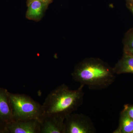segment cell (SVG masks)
Segmentation results:
<instances>
[{"label":"cell","instance_id":"1","mask_svg":"<svg viewBox=\"0 0 133 133\" xmlns=\"http://www.w3.org/2000/svg\"><path fill=\"white\" fill-rule=\"evenodd\" d=\"M73 80L91 90L106 89L114 83L113 69L98 58H87L75 66L71 74Z\"/></svg>","mask_w":133,"mask_h":133},{"label":"cell","instance_id":"2","mask_svg":"<svg viewBox=\"0 0 133 133\" xmlns=\"http://www.w3.org/2000/svg\"><path fill=\"white\" fill-rule=\"evenodd\" d=\"M84 87L81 85L74 90H71L65 84L58 87L45 98L42 104L44 113L57 115L65 119L83 104Z\"/></svg>","mask_w":133,"mask_h":133},{"label":"cell","instance_id":"3","mask_svg":"<svg viewBox=\"0 0 133 133\" xmlns=\"http://www.w3.org/2000/svg\"><path fill=\"white\" fill-rule=\"evenodd\" d=\"M10 103L14 121L37 119L44 114L42 105L26 94L9 92Z\"/></svg>","mask_w":133,"mask_h":133},{"label":"cell","instance_id":"4","mask_svg":"<svg viewBox=\"0 0 133 133\" xmlns=\"http://www.w3.org/2000/svg\"><path fill=\"white\" fill-rule=\"evenodd\" d=\"M65 133H95L96 129L89 116L82 113H72L64 120Z\"/></svg>","mask_w":133,"mask_h":133},{"label":"cell","instance_id":"5","mask_svg":"<svg viewBox=\"0 0 133 133\" xmlns=\"http://www.w3.org/2000/svg\"><path fill=\"white\" fill-rule=\"evenodd\" d=\"M64 120L57 115L44 113L39 120L40 133H65Z\"/></svg>","mask_w":133,"mask_h":133},{"label":"cell","instance_id":"6","mask_svg":"<svg viewBox=\"0 0 133 133\" xmlns=\"http://www.w3.org/2000/svg\"><path fill=\"white\" fill-rule=\"evenodd\" d=\"M9 133H40V124L37 119L14 121L6 125Z\"/></svg>","mask_w":133,"mask_h":133},{"label":"cell","instance_id":"7","mask_svg":"<svg viewBox=\"0 0 133 133\" xmlns=\"http://www.w3.org/2000/svg\"><path fill=\"white\" fill-rule=\"evenodd\" d=\"M8 93L7 89L0 87V122L6 125L14 121Z\"/></svg>","mask_w":133,"mask_h":133},{"label":"cell","instance_id":"8","mask_svg":"<svg viewBox=\"0 0 133 133\" xmlns=\"http://www.w3.org/2000/svg\"><path fill=\"white\" fill-rule=\"evenodd\" d=\"M49 5L45 2L36 0L27 6L26 17L27 19L39 22L42 19Z\"/></svg>","mask_w":133,"mask_h":133},{"label":"cell","instance_id":"9","mask_svg":"<svg viewBox=\"0 0 133 133\" xmlns=\"http://www.w3.org/2000/svg\"><path fill=\"white\" fill-rule=\"evenodd\" d=\"M113 69L116 75L133 74V56L130 53L124 52L121 59L118 61Z\"/></svg>","mask_w":133,"mask_h":133},{"label":"cell","instance_id":"10","mask_svg":"<svg viewBox=\"0 0 133 133\" xmlns=\"http://www.w3.org/2000/svg\"><path fill=\"white\" fill-rule=\"evenodd\" d=\"M113 133H133V119L123 109L120 114L118 128Z\"/></svg>","mask_w":133,"mask_h":133},{"label":"cell","instance_id":"11","mask_svg":"<svg viewBox=\"0 0 133 133\" xmlns=\"http://www.w3.org/2000/svg\"><path fill=\"white\" fill-rule=\"evenodd\" d=\"M124 44V52H129L133 50V28L126 34Z\"/></svg>","mask_w":133,"mask_h":133},{"label":"cell","instance_id":"12","mask_svg":"<svg viewBox=\"0 0 133 133\" xmlns=\"http://www.w3.org/2000/svg\"><path fill=\"white\" fill-rule=\"evenodd\" d=\"M124 109H125L129 116L133 119V105H125Z\"/></svg>","mask_w":133,"mask_h":133},{"label":"cell","instance_id":"13","mask_svg":"<svg viewBox=\"0 0 133 133\" xmlns=\"http://www.w3.org/2000/svg\"><path fill=\"white\" fill-rule=\"evenodd\" d=\"M0 133H9L6 125L0 122Z\"/></svg>","mask_w":133,"mask_h":133},{"label":"cell","instance_id":"14","mask_svg":"<svg viewBox=\"0 0 133 133\" xmlns=\"http://www.w3.org/2000/svg\"><path fill=\"white\" fill-rule=\"evenodd\" d=\"M34 1H36V0H27V2H26V4H27V6L29 4H30V3H31L32 2H33ZM39 1H44V0H39Z\"/></svg>","mask_w":133,"mask_h":133},{"label":"cell","instance_id":"15","mask_svg":"<svg viewBox=\"0 0 133 133\" xmlns=\"http://www.w3.org/2000/svg\"><path fill=\"white\" fill-rule=\"evenodd\" d=\"M53 1V0H44V1L46 3H47L48 5H49Z\"/></svg>","mask_w":133,"mask_h":133},{"label":"cell","instance_id":"16","mask_svg":"<svg viewBox=\"0 0 133 133\" xmlns=\"http://www.w3.org/2000/svg\"><path fill=\"white\" fill-rule=\"evenodd\" d=\"M128 1L130 3V6L133 5V0H128Z\"/></svg>","mask_w":133,"mask_h":133},{"label":"cell","instance_id":"17","mask_svg":"<svg viewBox=\"0 0 133 133\" xmlns=\"http://www.w3.org/2000/svg\"><path fill=\"white\" fill-rule=\"evenodd\" d=\"M130 9L131 11H132V13L133 14V5L130 6Z\"/></svg>","mask_w":133,"mask_h":133},{"label":"cell","instance_id":"18","mask_svg":"<svg viewBox=\"0 0 133 133\" xmlns=\"http://www.w3.org/2000/svg\"><path fill=\"white\" fill-rule=\"evenodd\" d=\"M128 53H130L131 55H132L133 56V50H131V51H130V52H128Z\"/></svg>","mask_w":133,"mask_h":133}]
</instances>
